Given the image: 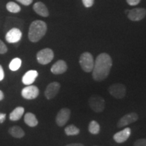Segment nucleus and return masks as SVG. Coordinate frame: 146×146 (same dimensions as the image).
I'll use <instances>...</instances> for the list:
<instances>
[{"label":"nucleus","mask_w":146,"mask_h":146,"mask_svg":"<svg viewBox=\"0 0 146 146\" xmlns=\"http://www.w3.org/2000/svg\"><path fill=\"white\" fill-rule=\"evenodd\" d=\"M8 133L11 136L16 139H21L25 135V133L23 129L17 125L10 127L8 130Z\"/></svg>","instance_id":"a211bd4d"},{"label":"nucleus","mask_w":146,"mask_h":146,"mask_svg":"<svg viewBox=\"0 0 146 146\" xmlns=\"http://www.w3.org/2000/svg\"><path fill=\"white\" fill-rule=\"evenodd\" d=\"M134 146H146V139H139L134 142Z\"/></svg>","instance_id":"393cba45"},{"label":"nucleus","mask_w":146,"mask_h":146,"mask_svg":"<svg viewBox=\"0 0 146 146\" xmlns=\"http://www.w3.org/2000/svg\"><path fill=\"white\" fill-rule=\"evenodd\" d=\"M88 104L92 110L95 112L100 113L103 112L106 107L105 100L98 95H93L89 98Z\"/></svg>","instance_id":"20e7f679"},{"label":"nucleus","mask_w":146,"mask_h":146,"mask_svg":"<svg viewBox=\"0 0 146 146\" xmlns=\"http://www.w3.org/2000/svg\"><path fill=\"white\" fill-rule=\"evenodd\" d=\"M66 146H85L83 143H70L66 145Z\"/></svg>","instance_id":"7c9ffc66"},{"label":"nucleus","mask_w":146,"mask_h":146,"mask_svg":"<svg viewBox=\"0 0 146 146\" xmlns=\"http://www.w3.org/2000/svg\"><path fill=\"white\" fill-rule=\"evenodd\" d=\"M79 64L84 72H92L94 66V60L92 54L89 52H84L79 58Z\"/></svg>","instance_id":"7ed1b4c3"},{"label":"nucleus","mask_w":146,"mask_h":146,"mask_svg":"<svg viewBox=\"0 0 146 146\" xmlns=\"http://www.w3.org/2000/svg\"><path fill=\"white\" fill-rule=\"evenodd\" d=\"M3 98H4V94L2 91L0 90V101L3 100Z\"/></svg>","instance_id":"2f4dec72"},{"label":"nucleus","mask_w":146,"mask_h":146,"mask_svg":"<svg viewBox=\"0 0 146 146\" xmlns=\"http://www.w3.org/2000/svg\"><path fill=\"white\" fill-rule=\"evenodd\" d=\"M54 58V52L50 48H45L40 50L36 54V60L39 64L45 65L50 63Z\"/></svg>","instance_id":"39448f33"},{"label":"nucleus","mask_w":146,"mask_h":146,"mask_svg":"<svg viewBox=\"0 0 146 146\" xmlns=\"http://www.w3.org/2000/svg\"><path fill=\"white\" fill-rule=\"evenodd\" d=\"M39 94V89L35 85H27L21 91V96L26 100H34Z\"/></svg>","instance_id":"6e6552de"},{"label":"nucleus","mask_w":146,"mask_h":146,"mask_svg":"<svg viewBox=\"0 0 146 146\" xmlns=\"http://www.w3.org/2000/svg\"><path fill=\"white\" fill-rule=\"evenodd\" d=\"M89 133L93 135H98L99 134L100 131V126L99 123L96 120H92L90 122L88 127Z\"/></svg>","instance_id":"412c9836"},{"label":"nucleus","mask_w":146,"mask_h":146,"mask_svg":"<svg viewBox=\"0 0 146 146\" xmlns=\"http://www.w3.org/2000/svg\"><path fill=\"white\" fill-rule=\"evenodd\" d=\"M5 118H6V114L0 113V123H3L5 121Z\"/></svg>","instance_id":"c756f323"},{"label":"nucleus","mask_w":146,"mask_h":146,"mask_svg":"<svg viewBox=\"0 0 146 146\" xmlns=\"http://www.w3.org/2000/svg\"><path fill=\"white\" fill-rule=\"evenodd\" d=\"M8 52V47L0 39V54H4Z\"/></svg>","instance_id":"b1692460"},{"label":"nucleus","mask_w":146,"mask_h":146,"mask_svg":"<svg viewBox=\"0 0 146 146\" xmlns=\"http://www.w3.org/2000/svg\"><path fill=\"white\" fill-rule=\"evenodd\" d=\"M47 27L44 21H35L31 24L29 29L28 37L29 41L36 43L40 41L45 36L47 32Z\"/></svg>","instance_id":"f03ea898"},{"label":"nucleus","mask_w":146,"mask_h":146,"mask_svg":"<svg viewBox=\"0 0 146 146\" xmlns=\"http://www.w3.org/2000/svg\"><path fill=\"white\" fill-rule=\"evenodd\" d=\"M6 9L8 12H11V13H18L21 12V8L20 5H18L17 3L13 1H10L6 4Z\"/></svg>","instance_id":"4be33fe9"},{"label":"nucleus","mask_w":146,"mask_h":146,"mask_svg":"<svg viewBox=\"0 0 146 146\" xmlns=\"http://www.w3.org/2000/svg\"><path fill=\"white\" fill-rule=\"evenodd\" d=\"M64 133L67 136L77 135L80 133V129L75 125H70L65 128Z\"/></svg>","instance_id":"aec40b11"},{"label":"nucleus","mask_w":146,"mask_h":146,"mask_svg":"<svg viewBox=\"0 0 146 146\" xmlns=\"http://www.w3.org/2000/svg\"><path fill=\"white\" fill-rule=\"evenodd\" d=\"M131 134V129L129 127H126L123 130L115 133L113 139L116 143H123L129 138Z\"/></svg>","instance_id":"ddd939ff"},{"label":"nucleus","mask_w":146,"mask_h":146,"mask_svg":"<svg viewBox=\"0 0 146 146\" xmlns=\"http://www.w3.org/2000/svg\"><path fill=\"white\" fill-rule=\"evenodd\" d=\"M21 65L22 60L21 58H15L10 62V64H9V68L12 71H16L21 68Z\"/></svg>","instance_id":"5701e85b"},{"label":"nucleus","mask_w":146,"mask_h":146,"mask_svg":"<svg viewBox=\"0 0 146 146\" xmlns=\"http://www.w3.org/2000/svg\"><path fill=\"white\" fill-rule=\"evenodd\" d=\"M146 16V9L134 8L129 10L128 13V18L131 21H139L143 20Z\"/></svg>","instance_id":"f8f14e48"},{"label":"nucleus","mask_w":146,"mask_h":146,"mask_svg":"<svg viewBox=\"0 0 146 146\" xmlns=\"http://www.w3.org/2000/svg\"><path fill=\"white\" fill-rule=\"evenodd\" d=\"M24 113H25V108H24L23 107L18 106L17 108H16L10 113L9 118H10V120H12V121H17V120H19L22 118Z\"/></svg>","instance_id":"6ab92c4d"},{"label":"nucleus","mask_w":146,"mask_h":146,"mask_svg":"<svg viewBox=\"0 0 146 146\" xmlns=\"http://www.w3.org/2000/svg\"><path fill=\"white\" fill-rule=\"evenodd\" d=\"M94 146H98V145H94Z\"/></svg>","instance_id":"473e14b6"},{"label":"nucleus","mask_w":146,"mask_h":146,"mask_svg":"<svg viewBox=\"0 0 146 146\" xmlns=\"http://www.w3.org/2000/svg\"><path fill=\"white\" fill-rule=\"evenodd\" d=\"M16 1L25 5V6H28V5L31 4L33 0H16Z\"/></svg>","instance_id":"bb28decb"},{"label":"nucleus","mask_w":146,"mask_h":146,"mask_svg":"<svg viewBox=\"0 0 146 146\" xmlns=\"http://www.w3.org/2000/svg\"><path fill=\"white\" fill-rule=\"evenodd\" d=\"M139 119L138 114L135 112L128 113L123 116L117 123V127L122 128L132 124Z\"/></svg>","instance_id":"9d476101"},{"label":"nucleus","mask_w":146,"mask_h":146,"mask_svg":"<svg viewBox=\"0 0 146 146\" xmlns=\"http://www.w3.org/2000/svg\"><path fill=\"white\" fill-rule=\"evenodd\" d=\"M108 92L116 99H123L126 96L127 89L123 83H114L109 87Z\"/></svg>","instance_id":"423d86ee"},{"label":"nucleus","mask_w":146,"mask_h":146,"mask_svg":"<svg viewBox=\"0 0 146 146\" xmlns=\"http://www.w3.org/2000/svg\"><path fill=\"white\" fill-rule=\"evenodd\" d=\"M68 66L64 60H59L52 65L51 72L54 74H62L66 72Z\"/></svg>","instance_id":"4468645a"},{"label":"nucleus","mask_w":146,"mask_h":146,"mask_svg":"<svg viewBox=\"0 0 146 146\" xmlns=\"http://www.w3.org/2000/svg\"><path fill=\"white\" fill-rule=\"evenodd\" d=\"M60 89V84L58 82H52L47 85L45 90V96L47 100H52L57 96Z\"/></svg>","instance_id":"9b49d317"},{"label":"nucleus","mask_w":146,"mask_h":146,"mask_svg":"<svg viewBox=\"0 0 146 146\" xmlns=\"http://www.w3.org/2000/svg\"><path fill=\"white\" fill-rule=\"evenodd\" d=\"M4 71H3V69L2 68V66H1V65L0 64V81H3V78H4Z\"/></svg>","instance_id":"c85d7f7f"},{"label":"nucleus","mask_w":146,"mask_h":146,"mask_svg":"<svg viewBox=\"0 0 146 146\" xmlns=\"http://www.w3.org/2000/svg\"><path fill=\"white\" fill-rule=\"evenodd\" d=\"M70 110L67 108H64L60 110L56 117V123L58 127H62L67 123V122L70 119Z\"/></svg>","instance_id":"0eeeda50"},{"label":"nucleus","mask_w":146,"mask_h":146,"mask_svg":"<svg viewBox=\"0 0 146 146\" xmlns=\"http://www.w3.org/2000/svg\"><path fill=\"white\" fill-rule=\"evenodd\" d=\"M24 121H25L26 125H27L30 127H36L38 125V123H39V121H38L35 115L31 112H27L25 115Z\"/></svg>","instance_id":"f3484780"},{"label":"nucleus","mask_w":146,"mask_h":146,"mask_svg":"<svg viewBox=\"0 0 146 146\" xmlns=\"http://www.w3.org/2000/svg\"><path fill=\"white\" fill-rule=\"evenodd\" d=\"M38 75H39V73L36 70H31L27 71L22 78V82L25 85H31L35 81Z\"/></svg>","instance_id":"2eb2a0df"},{"label":"nucleus","mask_w":146,"mask_h":146,"mask_svg":"<svg viewBox=\"0 0 146 146\" xmlns=\"http://www.w3.org/2000/svg\"><path fill=\"white\" fill-rule=\"evenodd\" d=\"M33 10L38 15L41 16L42 17H47L50 14L46 5L41 1H38L35 3L33 5Z\"/></svg>","instance_id":"dca6fc26"},{"label":"nucleus","mask_w":146,"mask_h":146,"mask_svg":"<svg viewBox=\"0 0 146 146\" xmlns=\"http://www.w3.org/2000/svg\"><path fill=\"white\" fill-rule=\"evenodd\" d=\"M23 33L18 28H12L7 32L5 38L6 41L9 43H16L21 41Z\"/></svg>","instance_id":"1a4fd4ad"},{"label":"nucleus","mask_w":146,"mask_h":146,"mask_svg":"<svg viewBox=\"0 0 146 146\" xmlns=\"http://www.w3.org/2000/svg\"><path fill=\"white\" fill-rule=\"evenodd\" d=\"M112 66V60L109 54L102 53L94 61L92 70L93 78L97 82H101L108 76Z\"/></svg>","instance_id":"f257e3e1"},{"label":"nucleus","mask_w":146,"mask_h":146,"mask_svg":"<svg viewBox=\"0 0 146 146\" xmlns=\"http://www.w3.org/2000/svg\"><path fill=\"white\" fill-rule=\"evenodd\" d=\"M83 5L86 8H90L94 3V0H82Z\"/></svg>","instance_id":"a878e982"},{"label":"nucleus","mask_w":146,"mask_h":146,"mask_svg":"<svg viewBox=\"0 0 146 146\" xmlns=\"http://www.w3.org/2000/svg\"><path fill=\"white\" fill-rule=\"evenodd\" d=\"M141 0H127V2L130 5H137L140 3Z\"/></svg>","instance_id":"cd10ccee"}]
</instances>
